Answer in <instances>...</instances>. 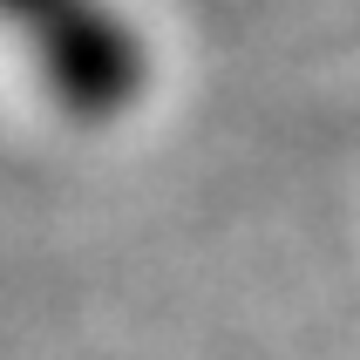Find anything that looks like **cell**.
Here are the masks:
<instances>
[{
	"mask_svg": "<svg viewBox=\"0 0 360 360\" xmlns=\"http://www.w3.org/2000/svg\"><path fill=\"white\" fill-rule=\"evenodd\" d=\"M0 34L75 122H116L150 89V41L122 0H0Z\"/></svg>",
	"mask_w": 360,
	"mask_h": 360,
	"instance_id": "cell-1",
	"label": "cell"
}]
</instances>
